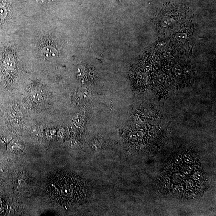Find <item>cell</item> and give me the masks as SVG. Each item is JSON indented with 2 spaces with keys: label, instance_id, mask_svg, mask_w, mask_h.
I'll use <instances>...</instances> for the list:
<instances>
[{
  "label": "cell",
  "instance_id": "3957f363",
  "mask_svg": "<svg viewBox=\"0 0 216 216\" xmlns=\"http://www.w3.org/2000/svg\"><path fill=\"white\" fill-rule=\"evenodd\" d=\"M5 208V204L4 200L0 198V214L4 211Z\"/></svg>",
  "mask_w": 216,
  "mask_h": 216
},
{
  "label": "cell",
  "instance_id": "5b68a950",
  "mask_svg": "<svg viewBox=\"0 0 216 216\" xmlns=\"http://www.w3.org/2000/svg\"><path fill=\"white\" fill-rule=\"evenodd\" d=\"M117 1H118L120 2L121 1V0H117Z\"/></svg>",
  "mask_w": 216,
  "mask_h": 216
},
{
  "label": "cell",
  "instance_id": "6da1fadb",
  "mask_svg": "<svg viewBox=\"0 0 216 216\" xmlns=\"http://www.w3.org/2000/svg\"><path fill=\"white\" fill-rule=\"evenodd\" d=\"M53 197L63 204L77 203L89 197V186L80 176L70 173L60 174L50 184Z\"/></svg>",
  "mask_w": 216,
  "mask_h": 216
},
{
  "label": "cell",
  "instance_id": "277c9868",
  "mask_svg": "<svg viewBox=\"0 0 216 216\" xmlns=\"http://www.w3.org/2000/svg\"><path fill=\"white\" fill-rule=\"evenodd\" d=\"M12 115L15 117H21L22 114L19 111H15L13 112Z\"/></svg>",
  "mask_w": 216,
  "mask_h": 216
},
{
  "label": "cell",
  "instance_id": "7a4b0ae2",
  "mask_svg": "<svg viewBox=\"0 0 216 216\" xmlns=\"http://www.w3.org/2000/svg\"><path fill=\"white\" fill-rule=\"evenodd\" d=\"M32 98L33 101L36 103H39L41 101L43 98L41 94L38 91H35L33 92L32 94Z\"/></svg>",
  "mask_w": 216,
  "mask_h": 216
}]
</instances>
